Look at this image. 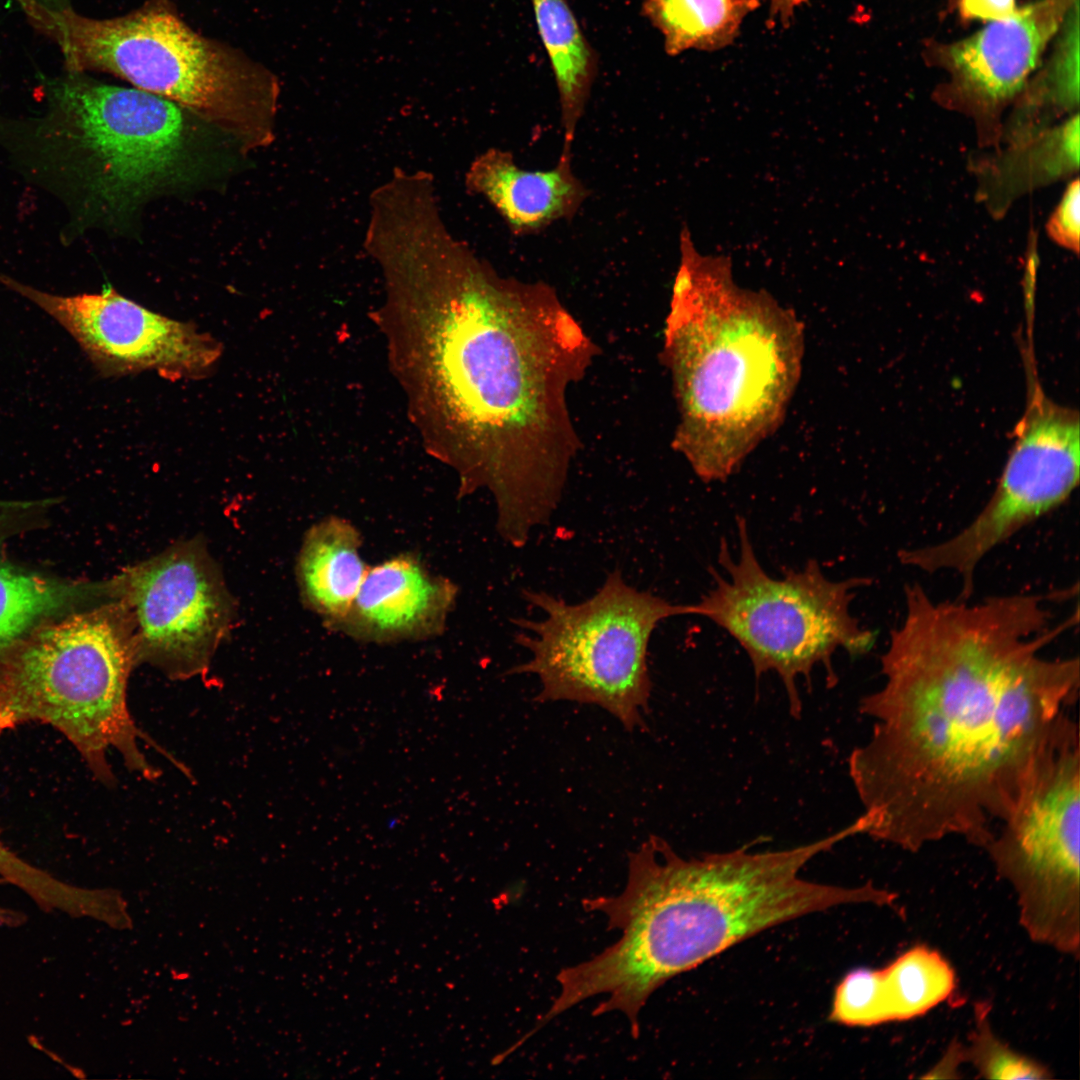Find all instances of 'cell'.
<instances>
[{"instance_id": "23", "label": "cell", "mask_w": 1080, "mask_h": 1080, "mask_svg": "<svg viewBox=\"0 0 1080 1080\" xmlns=\"http://www.w3.org/2000/svg\"><path fill=\"white\" fill-rule=\"evenodd\" d=\"M989 1010L986 1003L975 1007V1027L969 1036V1043L963 1045L964 1062L970 1063L987 1079L1050 1078L1047 1067L1009 1048L995 1035L988 1018Z\"/></svg>"}, {"instance_id": "6", "label": "cell", "mask_w": 1080, "mask_h": 1080, "mask_svg": "<svg viewBox=\"0 0 1080 1080\" xmlns=\"http://www.w3.org/2000/svg\"><path fill=\"white\" fill-rule=\"evenodd\" d=\"M137 663L127 611L118 599L47 619L0 651V735L38 722L60 732L96 780L115 785L107 753L153 780L127 704L129 674Z\"/></svg>"}, {"instance_id": "13", "label": "cell", "mask_w": 1080, "mask_h": 1080, "mask_svg": "<svg viewBox=\"0 0 1080 1080\" xmlns=\"http://www.w3.org/2000/svg\"><path fill=\"white\" fill-rule=\"evenodd\" d=\"M0 283L60 323L103 376L156 370L168 376L198 377L222 353L221 344L212 336L155 313L112 287L63 296L4 274Z\"/></svg>"}, {"instance_id": "28", "label": "cell", "mask_w": 1080, "mask_h": 1080, "mask_svg": "<svg viewBox=\"0 0 1080 1080\" xmlns=\"http://www.w3.org/2000/svg\"><path fill=\"white\" fill-rule=\"evenodd\" d=\"M37 1H39V2H41L43 4H45V5L51 6V7L63 6L61 4V0H37Z\"/></svg>"}, {"instance_id": "21", "label": "cell", "mask_w": 1080, "mask_h": 1080, "mask_svg": "<svg viewBox=\"0 0 1080 1080\" xmlns=\"http://www.w3.org/2000/svg\"><path fill=\"white\" fill-rule=\"evenodd\" d=\"M109 587L28 573L0 553V651L37 624L81 605Z\"/></svg>"}, {"instance_id": "4", "label": "cell", "mask_w": 1080, "mask_h": 1080, "mask_svg": "<svg viewBox=\"0 0 1080 1080\" xmlns=\"http://www.w3.org/2000/svg\"><path fill=\"white\" fill-rule=\"evenodd\" d=\"M443 298L459 320L450 341L455 382L494 444L487 486L512 503L540 498L566 472V456L551 445L570 352L556 328L567 315L549 287L503 278L489 264L468 270Z\"/></svg>"}, {"instance_id": "5", "label": "cell", "mask_w": 1080, "mask_h": 1080, "mask_svg": "<svg viewBox=\"0 0 1080 1080\" xmlns=\"http://www.w3.org/2000/svg\"><path fill=\"white\" fill-rule=\"evenodd\" d=\"M15 1L32 27L59 47L67 72L108 73L170 100L224 133L242 152L272 143L277 76L240 49L195 31L171 0H147L108 19L37 0Z\"/></svg>"}, {"instance_id": "3", "label": "cell", "mask_w": 1080, "mask_h": 1080, "mask_svg": "<svg viewBox=\"0 0 1080 1080\" xmlns=\"http://www.w3.org/2000/svg\"><path fill=\"white\" fill-rule=\"evenodd\" d=\"M220 133L170 100L70 72L49 86L40 116L0 120L17 171L66 208L63 241L119 227L152 198L200 180Z\"/></svg>"}, {"instance_id": "15", "label": "cell", "mask_w": 1080, "mask_h": 1080, "mask_svg": "<svg viewBox=\"0 0 1080 1080\" xmlns=\"http://www.w3.org/2000/svg\"><path fill=\"white\" fill-rule=\"evenodd\" d=\"M1073 0H1040L988 26L948 51L960 83L977 96H1013L1036 67Z\"/></svg>"}, {"instance_id": "10", "label": "cell", "mask_w": 1080, "mask_h": 1080, "mask_svg": "<svg viewBox=\"0 0 1080 1080\" xmlns=\"http://www.w3.org/2000/svg\"><path fill=\"white\" fill-rule=\"evenodd\" d=\"M1017 438L992 496L953 536L904 549L905 566L927 573L952 571L969 599L979 563L1020 530L1063 505L1079 483L1080 421L1076 410L1048 399L1032 382Z\"/></svg>"}, {"instance_id": "7", "label": "cell", "mask_w": 1080, "mask_h": 1080, "mask_svg": "<svg viewBox=\"0 0 1080 1080\" xmlns=\"http://www.w3.org/2000/svg\"><path fill=\"white\" fill-rule=\"evenodd\" d=\"M737 527V559L723 539L718 554L723 573L710 570L714 584L695 604L698 616L714 622L742 646L757 678L767 672L778 674L791 713L799 716V676L810 681L813 668L823 664L833 685L831 659L837 649L856 657L873 647L875 633L850 611L856 590L870 581L831 580L814 559L775 578L758 561L746 520L739 517Z\"/></svg>"}, {"instance_id": "1", "label": "cell", "mask_w": 1080, "mask_h": 1080, "mask_svg": "<svg viewBox=\"0 0 1080 1080\" xmlns=\"http://www.w3.org/2000/svg\"><path fill=\"white\" fill-rule=\"evenodd\" d=\"M880 658L884 682L862 698L872 733L848 766L863 834L911 852L945 837L985 848L1044 755L1078 728V657L1041 651L1075 625L1051 626L1048 595L939 601L918 584Z\"/></svg>"}, {"instance_id": "20", "label": "cell", "mask_w": 1080, "mask_h": 1080, "mask_svg": "<svg viewBox=\"0 0 1080 1080\" xmlns=\"http://www.w3.org/2000/svg\"><path fill=\"white\" fill-rule=\"evenodd\" d=\"M761 0H640L642 15L663 37L665 52L715 51L738 36L744 18Z\"/></svg>"}, {"instance_id": "12", "label": "cell", "mask_w": 1080, "mask_h": 1080, "mask_svg": "<svg viewBox=\"0 0 1080 1080\" xmlns=\"http://www.w3.org/2000/svg\"><path fill=\"white\" fill-rule=\"evenodd\" d=\"M113 590L127 611L137 663L171 678L204 671L232 621V599L200 544L174 546L129 569Z\"/></svg>"}, {"instance_id": "16", "label": "cell", "mask_w": 1080, "mask_h": 1080, "mask_svg": "<svg viewBox=\"0 0 1080 1080\" xmlns=\"http://www.w3.org/2000/svg\"><path fill=\"white\" fill-rule=\"evenodd\" d=\"M956 975L936 950L915 945L881 969L848 972L834 992L838 1018L849 1027H872L925 1015L950 999Z\"/></svg>"}, {"instance_id": "9", "label": "cell", "mask_w": 1080, "mask_h": 1080, "mask_svg": "<svg viewBox=\"0 0 1080 1080\" xmlns=\"http://www.w3.org/2000/svg\"><path fill=\"white\" fill-rule=\"evenodd\" d=\"M984 848L1017 895L1028 936L1078 958L1080 749L1076 729L1040 760Z\"/></svg>"}, {"instance_id": "24", "label": "cell", "mask_w": 1080, "mask_h": 1080, "mask_svg": "<svg viewBox=\"0 0 1080 1080\" xmlns=\"http://www.w3.org/2000/svg\"><path fill=\"white\" fill-rule=\"evenodd\" d=\"M1048 233L1064 248L1078 251L1080 234V184L1070 183L1048 222Z\"/></svg>"}, {"instance_id": "29", "label": "cell", "mask_w": 1080, "mask_h": 1080, "mask_svg": "<svg viewBox=\"0 0 1080 1080\" xmlns=\"http://www.w3.org/2000/svg\"><path fill=\"white\" fill-rule=\"evenodd\" d=\"M2 884H3V882L0 879V885H2ZM5 914H6V907L4 905L0 904V921L4 918Z\"/></svg>"}, {"instance_id": "18", "label": "cell", "mask_w": 1080, "mask_h": 1080, "mask_svg": "<svg viewBox=\"0 0 1080 1080\" xmlns=\"http://www.w3.org/2000/svg\"><path fill=\"white\" fill-rule=\"evenodd\" d=\"M361 535L351 522L329 516L305 534L297 561L304 604L332 629L348 613L369 567Z\"/></svg>"}, {"instance_id": "2", "label": "cell", "mask_w": 1080, "mask_h": 1080, "mask_svg": "<svg viewBox=\"0 0 1080 1080\" xmlns=\"http://www.w3.org/2000/svg\"><path fill=\"white\" fill-rule=\"evenodd\" d=\"M850 835L845 827L791 849L740 848L690 859L651 836L629 856L620 894L583 900L586 911L601 912L608 929L621 935L593 958L559 972L557 1006L568 1010L607 995L592 1014H624L637 1037L640 1011L673 977L795 918L839 905L877 904L881 893L871 882L847 888L799 876L810 860Z\"/></svg>"}, {"instance_id": "14", "label": "cell", "mask_w": 1080, "mask_h": 1080, "mask_svg": "<svg viewBox=\"0 0 1080 1080\" xmlns=\"http://www.w3.org/2000/svg\"><path fill=\"white\" fill-rule=\"evenodd\" d=\"M457 596L447 578L403 553L369 567L346 616L332 630L371 643L422 640L443 631Z\"/></svg>"}, {"instance_id": "11", "label": "cell", "mask_w": 1080, "mask_h": 1080, "mask_svg": "<svg viewBox=\"0 0 1080 1080\" xmlns=\"http://www.w3.org/2000/svg\"><path fill=\"white\" fill-rule=\"evenodd\" d=\"M730 273L709 271L688 285L708 323L679 327L681 381L699 424L742 426L770 405L780 385L774 335L752 322L758 305L732 286Z\"/></svg>"}, {"instance_id": "22", "label": "cell", "mask_w": 1080, "mask_h": 1080, "mask_svg": "<svg viewBox=\"0 0 1080 1080\" xmlns=\"http://www.w3.org/2000/svg\"><path fill=\"white\" fill-rule=\"evenodd\" d=\"M0 878L48 913L111 924L119 911L120 899L114 890L81 887L57 878L17 855L1 839Z\"/></svg>"}, {"instance_id": "17", "label": "cell", "mask_w": 1080, "mask_h": 1080, "mask_svg": "<svg viewBox=\"0 0 1080 1080\" xmlns=\"http://www.w3.org/2000/svg\"><path fill=\"white\" fill-rule=\"evenodd\" d=\"M464 183L490 203L515 236L537 234L571 219L589 196L573 171L572 155L564 154L550 169L528 170L510 151L492 147L474 158Z\"/></svg>"}, {"instance_id": "19", "label": "cell", "mask_w": 1080, "mask_h": 1080, "mask_svg": "<svg viewBox=\"0 0 1080 1080\" xmlns=\"http://www.w3.org/2000/svg\"><path fill=\"white\" fill-rule=\"evenodd\" d=\"M530 1L558 91L563 133L561 152L572 154L576 131L597 74L596 54L567 0Z\"/></svg>"}, {"instance_id": "26", "label": "cell", "mask_w": 1080, "mask_h": 1080, "mask_svg": "<svg viewBox=\"0 0 1080 1080\" xmlns=\"http://www.w3.org/2000/svg\"><path fill=\"white\" fill-rule=\"evenodd\" d=\"M964 1063L963 1045L953 1041L948 1047L942 1059L927 1073L924 1078H955L958 1067Z\"/></svg>"}, {"instance_id": "27", "label": "cell", "mask_w": 1080, "mask_h": 1080, "mask_svg": "<svg viewBox=\"0 0 1080 1080\" xmlns=\"http://www.w3.org/2000/svg\"><path fill=\"white\" fill-rule=\"evenodd\" d=\"M770 16L780 21L783 25L788 24L795 9L807 0H769Z\"/></svg>"}, {"instance_id": "25", "label": "cell", "mask_w": 1080, "mask_h": 1080, "mask_svg": "<svg viewBox=\"0 0 1080 1080\" xmlns=\"http://www.w3.org/2000/svg\"><path fill=\"white\" fill-rule=\"evenodd\" d=\"M1015 10V0H960V11L967 18L997 21Z\"/></svg>"}, {"instance_id": "8", "label": "cell", "mask_w": 1080, "mask_h": 1080, "mask_svg": "<svg viewBox=\"0 0 1080 1080\" xmlns=\"http://www.w3.org/2000/svg\"><path fill=\"white\" fill-rule=\"evenodd\" d=\"M541 609V620H513L529 634L515 640L531 658L511 673L538 676L537 701L568 700L596 704L614 715L627 730L643 726L651 680L648 644L662 620L698 615L695 604H673L628 585L619 570L579 604H567L547 592L525 591Z\"/></svg>"}]
</instances>
